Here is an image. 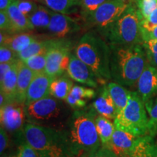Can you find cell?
Listing matches in <instances>:
<instances>
[{"instance_id": "obj_1", "label": "cell", "mask_w": 157, "mask_h": 157, "mask_svg": "<svg viewBox=\"0 0 157 157\" xmlns=\"http://www.w3.org/2000/svg\"><path fill=\"white\" fill-rule=\"evenodd\" d=\"M109 45L111 78L124 87H134L148 64L143 44Z\"/></svg>"}, {"instance_id": "obj_2", "label": "cell", "mask_w": 157, "mask_h": 157, "mask_svg": "<svg viewBox=\"0 0 157 157\" xmlns=\"http://www.w3.org/2000/svg\"><path fill=\"white\" fill-rule=\"evenodd\" d=\"M96 111L93 109L76 111L72 116L66 132L72 156L85 157L101 147L95 124Z\"/></svg>"}, {"instance_id": "obj_3", "label": "cell", "mask_w": 157, "mask_h": 157, "mask_svg": "<svg viewBox=\"0 0 157 157\" xmlns=\"http://www.w3.org/2000/svg\"><path fill=\"white\" fill-rule=\"evenodd\" d=\"M74 54L91 68L99 79H111V48L105 39L95 31L85 33L74 48Z\"/></svg>"}, {"instance_id": "obj_4", "label": "cell", "mask_w": 157, "mask_h": 157, "mask_svg": "<svg viewBox=\"0 0 157 157\" xmlns=\"http://www.w3.org/2000/svg\"><path fill=\"white\" fill-rule=\"evenodd\" d=\"M23 131L25 141L39 157H73L66 132L34 123L25 124Z\"/></svg>"}, {"instance_id": "obj_5", "label": "cell", "mask_w": 157, "mask_h": 157, "mask_svg": "<svg viewBox=\"0 0 157 157\" xmlns=\"http://www.w3.org/2000/svg\"><path fill=\"white\" fill-rule=\"evenodd\" d=\"M142 17L134 2H131L122 15L101 34L109 44L131 45L143 43Z\"/></svg>"}, {"instance_id": "obj_6", "label": "cell", "mask_w": 157, "mask_h": 157, "mask_svg": "<svg viewBox=\"0 0 157 157\" xmlns=\"http://www.w3.org/2000/svg\"><path fill=\"white\" fill-rule=\"evenodd\" d=\"M118 129L137 137L148 135V117L144 102L137 92H131L127 106L113 120Z\"/></svg>"}, {"instance_id": "obj_7", "label": "cell", "mask_w": 157, "mask_h": 157, "mask_svg": "<svg viewBox=\"0 0 157 157\" xmlns=\"http://www.w3.org/2000/svg\"><path fill=\"white\" fill-rule=\"evenodd\" d=\"M72 42L65 38L52 39L47 52L44 72L52 77L62 76L68 69L71 53Z\"/></svg>"}, {"instance_id": "obj_8", "label": "cell", "mask_w": 157, "mask_h": 157, "mask_svg": "<svg viewBox=\"0 0 157 157\" xmlns=\"http://www.w3.org/2000/svg\"><path fill=\"white\" fill-rule=\"evenodd\" d=\"M130 3L131 0H109L86 20V24L95 28L101 34L122 15Z\"/></svg>"}, {"instance_id": "obj_9", "label": "cell", "mask_w": 157, "mask_h": 157, "mask_svg": "<svg viewBox=\"0 0 157 157\" xmlns=\"http://www.w3.org/2000/svg\"><path fill=\"white\" fill-rule=\"evenodd\" d=\"M61 112V106L58 100L46 97L25 105V114L35 121H47L56 119Z\"/></svg>"}, {"instance_id": "obj_10", "label": "cell", "mask_w": 157, "mask_h": 157, "mask_svg": "<svg viewBox=\"0 0 157 157\" xmlns=\"http://www.w3.org/2000/svg\"><path fill=\"white\" fill-rule=\"evenodd\" d=\"M25 105L17 102L11 103L1 108V126L8 132H14L24 127Z\"/></svg>"}, {"instance_id": "obj_11", "label": "cell", "mask_w": 157, "mask_h": 157, "mask_svg": "<svg viewBox=\"0 0 157 157\" xmlns=\"http://www.w3.org/2000/svg\"><path fill=\"white\" fill-rule=\"evenodd\" d=\"M66 73L72 80L90 87H97V77L87 65L78 58L74 53H71L70 62Z\"/></svg>"}, {"instance_id": "obj_12", "label": "cell", "mask_w": 157, "mask_h": 157, "mask_svg": "<svg viewBox=\"0 0 157 157\" xmlns=\"http://www.w3.org/2000/svg\"><path fill=\"white\" fill-rule=\"evenodd\" d=\"M80 29L81 25L75 19L68 15L51 10V20L48 30L56 38H65L78 32Z\"/></svg>"}, {"instance_id": "obj_13", "label": "cell", "mask_w": 157, "mask_h": 157, "mask_svg": "<svg viewBox=\"0 0 157 157\" xmlns=\"http://www.w3.org/2000/svg\"><path fill=\"white\" fill-rule=\"evenodd\" d=\"M55 78L44 71L35 74L27 90L25 105L50 96V84Z\"/></svg>"}, {"instance_id": "obj_14", "label": "cell", "mask_w": 157, "mask_h": 157, "mask_svg": "<svg viewBox=\"0 0 157 157\" xmlns=\"http://www.w3.org/2000/svg\"><path fill=\"white\" fill-rule=\"evenodd\" d=\"M137 93L146 103L157 95V68L147 65L137 82Z\"/></svg>"}, {"instance_id": "obj_15", "label": "cell", "mask_w": 157, "mask_h": 157, "mask_svg": "<svg viewBox=\"0 0 157 157\" xmlns=\"http://www.w3.org/2000/svg\"><path fill=\"white\" fill-rule=\"evenodd\" d=\"M140 137L116 127L109 148L118 157H125L132 151Z\"/></svg>"}, {"instance_id": "obj_16", "label": "cell", "mask_w": 157, "mask_h": 157, "mask_svg": "<svg viewBox=\"0 0 157 157\" xmlns=\"http://www.w3.org/2000/svg\"><path fill=\"white\" fill-rule=\"evenodd\" d=\"M93 107L99 115L103 116L109 119L114 120L118 114L114 102L110 95L107 85L103 86L100 95L93 102Z\"/></svg>"}, {"instance_id": "obj_17", "label": "cell", "mask_w": 157, "mask_h": 157, "mask_svg": "<svg viewBox=\"0 0 157 157\" xmlns=\"http://www.w3.org/2000/svg\"><path fill=\"white\" fill-rule=\"evenodd\" d=\"M35 74L31 71L22 60H20L18 75H17V89H16V100L17 103L25 104L26 101L27 90L29 89L31 80L33 79Z\"/></svg>"}, {"instance_id": "obj_18", "label": "cell", "mask_w": 157, "mask_h": 157, "mask_svg": "<svg viewBox=\"0 0 157 157\" xmlns=\"http://www.w3.org/2000/svg\"><path fill=\"white\" fill-rule=\"evenodd\" d=\"M95 96V91L92 88L74 85L66 99V102L72 109L78 110L85 107L87 101L93 99Z\"/></svg>"}, {"instance_id": "obj_19", "label": "cell", "mask_w": 157, "mask_h": 157, "mask_svg": "<svg viewBox=\"0 0 157 157\" xmlns=\"http://www.w3.org/2000/svg\"><path fill=\"white\" fill-rule=\"evenodd\" d=\"M6 11L10 19L14 34H18V33L27 32V31L34 29L29 17L25 16L19 10L17 6L16 0H15L11 4Z\"/></svg>"}, {"instance_id": "obj_20", "label": "cell", "mask_w": 157, "mask_h": 157, "mask_svg": "<svg viewBox=\"0 0 157 157\" xmlns=\"http://www.w3.org/2000/svg\"><path fill=\"white\" fill-rule=\"evenodd\" d=\"M20 59L17 60L13 64L10 69L6 74L2 81L0 82L1 85V92L8 98L11 103L16 102L15 97H16V89H17V75H18Z\"/></svg>"}, {"instance_id": "obj_21", "label": "cell", "mask_w": 157, "mask_h": 157, "mask_svg": "<svg viewBox=\"0 0 157 157\" xmlns=\"http://www.w3.org/2000/svg\"><path fill=\"white\" fill-rule=\"evenodd\" d=\"M80 0H40V2L50 10L65 15L79 12Z\"/></svg>"}, {"instance_id": "obj_22", "label": "cell", "mask_w": 157, "mask_h": 157, "mask_svg": "<svg viewBox=\"0 0 157 157\" xmlns=\"http://www.w3.org/2000/svg\"><path fill=\"white\" fill-rule=\"evenodd\" d=\"M73 87V82L68 76H58L52 80L50 84V94L56 99L66 101Z\"/></svg>"}, {"instance_id": "obj_23", "label": "cell", "mask_w": 157, "mask_h": 157, "mask_svg": "<svg viewBox=\"0 0 157 157\" xmlns=\"http://www.w3.org/2000/svg\"><path fill=\"white\" fill-rule=\"evenodd\" d=\"M95 124L102 146L109 148L111 139L116 127L111 119L101 115H98L95 119Z\"/></svg>"}, {"instance_id": "obj_24", "label": "cell", "mask_w": 157, "mask_h": 157, "mask_svg": "<svg viewBox=\"0 0 157 157\" xmlns=\"http://www.w3.org/2000/svg\"><path fill=\"white\" fill-rule=\"evenodd\" d=\"M107 87L110 95L114 102L117 113H120L128 103L131 91L115 82H110L107 84Z\"/></svg>"}, {"instance_id": "obj_25", "label": "cell", "mask_w": 157, "mask_h": 157, "mask_svg": "<svg viewBox=\"0 0 157 157\" xmlns=\"http://www.w3.org/2000/svg\"><path fill=\"white\" fill-rule=\"evenodd\" d=\"M38 37L27 32L10 34L7 40L2 45H5L12 49L16 53H20L26 49L31 43L37 40Z\"/></svg>"}, {"instance_id": "obj_26", "label": "cell", "mask_w": 157, "mask_h": 157, "mask_svg": "<svg viewBox=\"0 0 157 157\" xmlns=\"http://www.w3.org/2000/svg\"><path fill=\"white\" fill-rule=\"evenodd\" d=\"M51 42L52 39H37L31 43L26 49L18 53V58L20 60L23 61L36 55L47 53L50 47Z\"/></svg>"}, {"instance_id": "obj_27", "label": "cell", "mask_w": 157, "mask_h": 157, "mask_svg": "<svg viewBox=\"0 0 157 157\" xmlns=\"http://www.w3.org/2000/svg\"><path fill=\"white\" fill-rule=\"evenodd\" d=\"M29 20L34 29H48L51 20V10L45 6L39 5L36 11L29 17Z\"/></svg>"}, {"instance_id": "obj_28", "label": "cell", "mask_w": 157, "mask_h": 157, "mask_svg": "<svg viewBox=\"0 0 157 157\" xmlns=\"http://www.w3.org/2000/svg\"><path fill=\"white\" fill-rule=\"evenodd\" d=\"M153 143V137L149 135L141 137L132 151L125 157H152Z\"/></svg>"}, {"instance_id": "obj_29", "label": "cell", "mask_w": 157, "mask_h": 157, "mask_svg": "<svg viewBox=\"0 0 157 157\" xmlns=\"http://www.w3.org/2000/svg\"><path fill=\"white\" fill-rule=\"evenodd\" d=\"M148 117V135L154 136L157 133V98L145 103Z\"/></svg>"}, {"instance_id": "obj_30", "label": "cell", "mask_w": 157, "mask_h": 157, "mask_svg": "<svg viewBox=\"0 0 157 157\" xmlns=\"http://www.w3.org/2000/svg\"><path fill=\"white\" fill-rule=\"evenodd\" d=\"M109 0H80L79 13L85 21L105 2Z\"/></svg>"}, {"instance_id": "obj_31", "label": "cell", "mask_w": 157, "mask_h": 157, "mask_svg": "<svg viewBox=\"0 0 157 157\" xmlns=\"http://www.w3.org/2000/svg\"><path fill=\"white\" fill-rule=\"evenodd\" d=\"M23 61V60H22ZM34 73H40L45 71L47 63V53L36 55L23 61Z\"/></svg>"}, {"instance_id": "obj_32", "label": "cell", "mask_w": 157, "mask_h": 157, "mask_svg": "<svg viewBox=\"0 0 157 157\" xmlns=\"http://www.w3.org/2000/svg\"><path fill=\"white\" fill-rule=\"evenodd\" d=\"M135 4L142 20L147 18L157 8V0H135Z\"/></svg>"}, {"instance_id": "obj_33", "label": "cell", "mask_w": 157, "mask_h": 157, "mask_svg": "<svg viewBox=\"0 0 157 157\" xmlns=\"http://www.w3.org/2000/svg\"><path fill=\"white\" fill-rule=\"evenodd\" d=\"M148 63L157 68V40H146L143 42Z\"/></svg>"}, {"instance_id": "obj_34", "label": "cell", "mask_w": 157, "mask_h": 157, "mask_svg": "<svg viewBox=\"0 0 157 157\" xmlns=\"http://www.w3.org/2000/svg\"><path fill=\"white\" fill-rule=\"evenodd\" d=\"M156 26H157V8L147 18L141 21L142 37L151 32Z\"/></svg>"}, {"instance_id": "obj_35", "label": "cell", "mask_w": 157, "mask_h": 157, "mask_svg": "<svg viewBox=\"0 0 157 157\" xmlns=\"http://www.w3.org/2000/svg\"><path fill=\"white\" fill-rule=\"evenodd\" d=\"M16 3L19 10L29 18L34 14L39 7V5L35 2L29 0H16Z\"/></svg>"}, {"instance_id": "obj_36", "label": "cell", "mask_w": 157, "mask_h": 157, "mask_svg": "<svg viewBox=\"0 0 157 157\" xmlns=\"http://www.w3.org/2000/svg\"><path fill=\"white\" fill-rule=\"evenodd\" d=\"M18 54L5 45L0 47V63H12L18 60Z\"/></svg>"}, {"instance_id": "obj_37", "label": "cell", "mask_w": 157, "mask_h": 157, "mask_svg": "<svg viewBox=\"0 0 157 157\" xmlns=\"http://www.w3.org/2000/svg\"><path fill=\"white\" fill-rule=\"evenodd\" d=\"M0 29L2 32L7 33L9 34H14L13 25L7 11L0 10Z\"/></svg>"}, {"instance_id": "obj_38", "label": "cell", "mask_w": 157, "mask_h": 157, "mask_svg": "<svg viewBox=\"0 0 157 157\" xmlns=\"http://www.w3.org/2000/svg\"><path fill=\"white\" fill-rule=\"evenodd\" d=\"M17 157H39L38 153L28 143L23 142L18 147Z\"/></svg>"}, {"instance_id": "obj_39", "label": "cell", "mask_w": 157, "mask_h": 157, "mask_svg": "<svg viewBox=\"0 0 157 157\" xmlns=\"http://www.w3.org/2000/svg\"><path fill=\"white\" fill-rule=\"evenodd\" d=\"M85 157H118L111 149L107 147L101 146L98 150Z\"/></svg>"}, {"instance_id": "obj_40", "label": "cell", "mask_w": 157, "mask_h": 157, "mask_svg": "<svg viewBox=\"0 0 157 157\" xmlns=\"http://www.w3.org/2000/svg\"><path fill=\"white\" fill-rule=\"evenodd\" d=\"M8 144L9 137L7 130L1 126V129H0V153L1 154H2L6 148L8 147Z\"/></svg>"}, {"instance_id": "obj_41", "label": "cell", "mask_w": 157, "mask_h": 157, "mask_svg": "<svg viewBox=\"0 0 157 157\" xmlns=\"http://www.w3.org/2000/svg\"><path fill=\"white\" fill-rule=\"evenodd\" d=\"M14 63H0V82L2 81L6 74L9 71V70L10 69Z\"/></svg>"}, {"instance_id": "obj_42", "label": "cell", "mask_w": 157, "mask_h": 157, "mask_svg": "<svg viewBox=\"0 0 157 157\" xmlns=\"http://www.w3.org/2000/svg\"><path fill=\"white\" fill-rule=\"evenodd\" d=\"M142 40L143 42L146 40H157V26L155 27L151 32L143 36L142 37Z\"/></svg>"}, {"instance_id": "obj_43", "label": "cell", "mask_w": 157, "mask_h": 157, "mask_svg": "<svg viewBox=\"0 0 157 157\" xmlns=\"http://www.w3.org/2000/svg\"><path fill=\"white\" fill-rule=\"evenodd\" d=\"M15 0H0V10L6 11Z\"/></svg>"}, {"instance_id": "obj_44", "label": "cell", "mask_w": 157, "mask_h": 157, "mask_svg": "<svg viewBox=\"0 0 157 157\" xmlns=\"http://www.w3.org/2000/svg\"><path fill=\"white\" fill-rule=\"evenodd\" d=\"M9 103H11L10 101L8 98L2 92H1V94H0V108L5 106V105H7Z\"/></svg>"}, {"instance_id": "obj_45", "label": "cell", "mask_w": 157, "mask_h": 157, "mask_svg": "<svg viewBox=\"0 0 157 157\" xmlns=\"http://www.w3.org/2000/svg\"><path fill=\"white\" fill-rule=\"evenodd\" d=\"M151 152H152V157H157V143H153Z\"/></svg>"}, {"instance_id": "obj_46", "label": "cell", "mask_w": 157, "mask_h": 157, "mask_svg": "<svg viewBox=\"0 0 157 157\" xmlns=\"http://www.w3.org/2000/svg\"><path fill=\"white\" fill-rule=\"evenodd\" d=\"M29 1H32V2H40V0H29Z\"/></svg>"}, {"instance_id": "obj_47", "label": "cell", "mask_w": 157, "mask_h": 157, "mask_svg": "<svg viewBox=\"0 0 157 157\" xmlns=\"http://www.w3.org/2000/svg\"><path fill=\"white\" fill-rule=\"evenodd\" d=\"M1 157H10V156H6V155H3V156H2Z\"/></svg>"}, {"instance_id": "obj_48", "label": "cell", "mask_w": 157, "mask_h": 157, "mask_svg": "<svg viewBox=\"0 0 157 157\" xmlns=\"http://www.w3.org/2000/svg\"><path fill=\"white\" fill-rule=\"evenodd\" d=\"M13 157H17V156H13Z\"/></svg>"}]
</instances>
